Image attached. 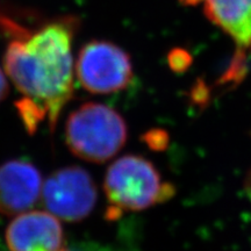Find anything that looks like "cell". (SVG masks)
Returning a JSON list of instances; mask_svg holds the SVG:
<instances>
[{"label": "cell", "mask_w": 251, "mask_h": 251, "mask_svg": "<svg viewBox=\"0 0 251 251\" xmlns=\"http://www.w3.org/2000/svg\"><path fill=\"white\" fill-rule=\"evenodd\" d=\"M0 28L11 37L4 68L23 94L15 105L25 128L33 134L47 120L52 131L74 96L75 19H56L30 29L0 14Z\"/></svg>", "instance_id": "obj_1"}, {"label": "cell", "mask_w": 251, "mask_h": 251, "mask_svg": "<svg viewBox=\"0 0 251 251\" xmlns=\"http://www.w3.org/2000/svg\"><path fill=\"white\" fill-rule=\"evenodd\" d=\"M103 190L108 220L165 202L176 194L174 185L163 181L156 166L137 155H126L112 163L106 171Z\"/></svg>", "instance_id": "obj_2"}, {"label": "cell", "mask_w": 251, "mask_h": 251, "mask_svg": "<svg viewBox=\"0 0 251 251\" xmlns=\"http://www.w3.org/2000/svg\"><path fill=\"white\" fill-rule=\"evenodd\" d=\"M65 141L74 155L91 163H103L122 149L127 125L119 113L98 102L84 103L68 117Z\"/></svg>", "instance_id": "obj_3"}, {"label": "cell", "mask_w": 251, "mask_h": 251, "mask_svg": "<svg viewBox=\"0 0 251 251\" xmlns=\"http://www.w3.org/2000/svg\"><path fill=\"white\" fill-rule=\"evenodd\" d=\"M76 74L81 86L94 94L125 90L133 79V64L124 49L108 41L94 40L80 49Z\"/></svg>", "instance_id": "obj_4"}, {"label": "cell", "mask_w": 251, "mask_h": 251, "mask_svg": "<svg viewBox=\"0 0 251 251\" xmlns=\"http://www.w3.org/2000/svg\"><path fill=\"white\" fill-rule=\"evenodd\" d=\"M42 198L46 208L56 218L78 222L93 211L98 191L89 172L79 166H68L47 178Z\"/></svg>", "instance_id": "obj_5"}, {"label": "cell", "mask_w": 251, "mask_h": 251, "mask_svg": "<svg viewBox=\"0 0 251 251\" xmlns=\"http://www.w3.org/2000/svg\"><path fill=\"white\" fill-rule=\"evenodd\" d=\"M9 251H69L58 219L49 212H25L6 229Z\"/></svg>", "instance_id": "obj_6"}, {"label": "cell", "mask_w": 251, "mask_h": 251, "mask_svg": "<svg viewBox=\"0 0 251 251\" xmlns=\"http://www.w3.org/2000/svg\"><path fill=\"white\" fill-rule=\"evenodd\" d=\"M42 176L39 169L24 159H12L0 165V213L7 216L29 211L42 196Z\"/></svg>", "instance_id": "obj_7"}, {"label": "cell", "mask_w": 251, "mask_h": 251, "mask_svg": "<svg viewBox=\"0 0 251 251\" xmlns=\"http://www.w3.org/2000/svg\"><path fill=\"white\" fill-rule=\"evenodd\" d=\"M205 14L240 49L251 48V0H203Z\"/></svg>", "instance_id": "obj_8"}, {"label": "cell", "mask_w": 251, "mask_h": 251, "mask_svg": "<svg viewBox=\"0 0 251 251\" xmlns=\"http://www.w3.org/2000/svg\"><path fill=\"white\" fill-rule=\"evenodd\" d=\"M146 141L147 143H148V146L151 147L152 149L161 150L166 147V143H168V135L162 130L150 131V133L147 134Z\"/></svg>", "instance_id": "obj_9"}, {"label": "cell", "mask_w": 251, "mask_h": 251, "mask_svg": "<svg viewBox=\"0 0 251 251\" xmlns=\"http://www.w3.org/2000/svg\"><path fill=\"white\" fill-rule=\"evenodd\" d=\"M190 62V56L183 50H175L174 54L170 55V64L176 71L185 70Z\"/></svg>", "instance_id": "obj_10"}, {"label": "cell", "mask_w": 251, "mask_h": 251, "mask_svg": "<svg viewBox=\"0 0 251 251\" xmlns=\"http://www.w3.org/2000/svg\"><path fill=\"white\" fill-rule=\"evenodd\" d=\"M9 92V87L7 79H6L4 72H2L1 69H0V102L4 100Z\"/></svg>", "instance_id": "obj_11"}, {"label": "cell", "mask_w": 251, "mask_h": 251, "mask_svg": "<svg viewBox=\"0 0 251 251\" xmlns=\"http://www.w3.org/2000/svg\"><path fill=\"white\" fill-rule=\"evenodd\" d=\"M244 191H246L247 196L251 200V170L248 172L246 179H244Z\"/></svg>", "instance_id": "obj_12"}, {"label": "cell", "mask_w": 251, "mask_h": 251, "mask_svg": "<svg viewBox=\"0 0 251 251\" xmlns=\"http://www.w3.org/2000/svg\"><path fill=\"white\" fill-rule=\"evenodd\" d=\"M180 1H183L184 4L186 5H194V4H199V2L202 1V0H180Z\"/></svg>", "instance_id": "obj_13"}]
</instances>
